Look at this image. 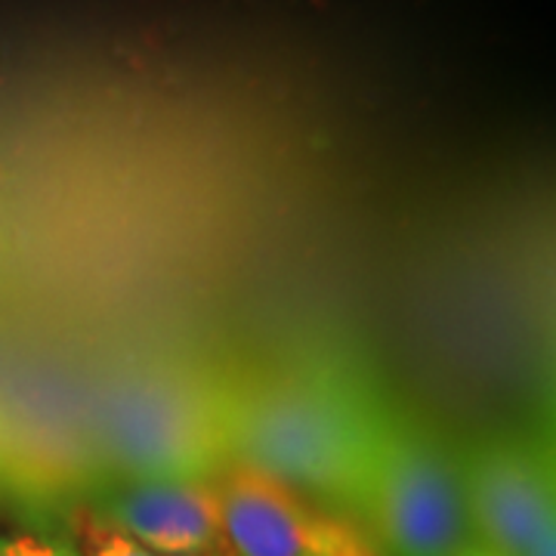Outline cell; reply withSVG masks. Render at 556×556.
Masks as SVG:
<instances>
[{
  "mask_svg": "<svg viewBox=\"0 0 556 556\" xmlns=\"http://www.w3.org/2000/svg\"><path fill=\"white\" fill-rule=\"evenodd\" d=\"M97 442L112 477L214 479L229 464L223 380L177 368L130 371L100 399Z\"/></svg>",
  "mask_w": 556,
  "mask_h": 556,
  "instance_id": "3",
  "label": "cell"
},
{
  "mask_svg": "<svg viewBox=\"0 0 556 556\" xmlns=\"http://www.w3.org/2000/svg\"><path fill=\"white\" fill-rule=\"evenodd\" d=\"M214 489L232 556H371L346 519L239 464H226Z\"/></svg>",
  "mask_w": 556,
  "mask_h": 556,
  "instance_id": "5",
  "label": "cell"
},
{
  "mask_svg": "<svg viewBox=\"0 0 556 556\" xmlns=\"http://www.w3.org/2000/svg\"><path fill=\"white\" fill-rule=\"evenodd\" d=\"M470 538L507 556H526L547 514H556L554 457L535 439L485 433L457 445Z\"/></svg>",
  "mask_w": 556,
  "mask_h": 556,
  "instance_id": "4",
  "label": "cell"
},
{
  "mask_svg": "<svg viewBox=\"0 0 556 556\" xmlns=\"http://www.w3.org/2000/svg\"><path fill=\"white\" fill-rule=\"evenodd\" d=\"M72 541L80 556H159L87 504H78L72 514Z\"/></svg>",
  "mask_w": 556,
  "mask_h": 556,
  "instance_id": "7",
  "label": "cell"
},
{
  "mask_svg": "<svg viewBox=\"0 0 556 556\" xmlns=\"http://www.w3.org/2000/svg\"><path fill=\"white\" fill-rule=\"evenodd\" d=\"M455 556H507V554H501V551H495V547H489V544H482V541H477V538H470V541H467Z\"/></svg>",
  "mask_w": 556,
  "mask_h": 556,
  "instance_id": "9",
  "label": "cell"
},
{
  "mask_svg": "<svg viewBox=\"0 0 556 556\" xmlns=\"http://www.w3.org/2000/svg\"><path fill=\"white\" fill-rule=\"evenodd\" d=\"M0 556H80L75 541L56 532L10 529L0 532Z\"/></svg>",
  "mask_w": 556,
  "mask_h": 556,
  "instance_id": "8",
  "label": "cell"
},
{
  "mask_svg": "<svg viewBox=\"0 0 556 556\" xmlns=\"http://www.w3.org/2000/svg\"><path fill=\"white\" fill-rule=\"evenodd\" d=\"M80 504L159 556H232L214 479L102 473Z\"/></svg>",
  "mask_w": 556,
  "mask_h": 556,
  "instance_id": "6",
  "label": "cell"
},
{
  "mask_svg": "<svg viewBox=\"0 0 556 556\" xmlns=\"http://www.w3.org/2000/svg\"><path fill=\"white\" fill-rule=\"evenodd\" d=\"M346 522L371 556H455L470 541L457 445L387 399Z\"/></svg>",
  "mask_w": 556,
  "mask_h": 556,
  "instance_id": "2",
  "label": "cell"
},
{
  "mask_svg": "<svg viewBox=\"0 0 556 556\" xmlns=\"http://www.w3.org/2000/svg\"><path fill=\"white\" fill-rule=\"evenodd\" d=\"M387 396L334 358L223 380L226 457L346 519Z\"/></svg>",
  "mask_w": 556,
  "mask_h": 556,
  "instance_id": "1",
  "label": "cell"
}]
</instances>
